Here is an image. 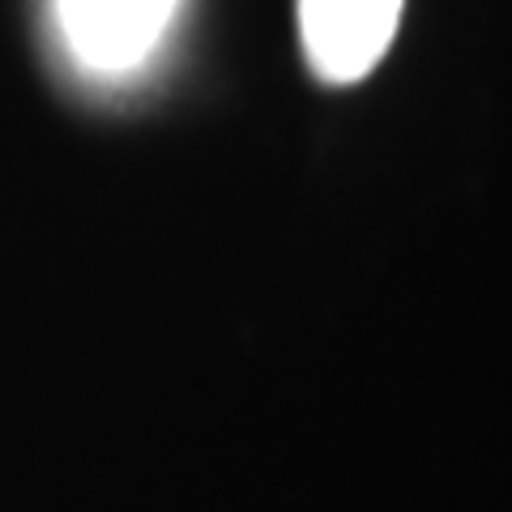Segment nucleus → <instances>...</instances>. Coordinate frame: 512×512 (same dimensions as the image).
<instances>
[{
	"mask_svg": "<svg viewBox=\"0 0 512 512\" xmlns=\"http://www.w3.org/2000/svg\"><path fill=\"white\" fill-rule=\"evenodd\" d=\"M180 0H56V26L77 69L90 77H128L146 64Z\"/></svg>",
	"mask_w": 512,
	"mask_h": 512,
	"instance_id": "obj_1",
	"label": "nucleus"
},
{
	"mask_svg": "<svg viewBox=\"0 0 512 512\" xmlns=\"http://www.w3.org/2000/svg\"><path fill=\"white\" fill-rule=\"evenodd\" d=\"M406 0H299L303 52L320 82H363L389 52Z\"/></svg>",
	"mask_w": 512,
	"mask_h": 512,
	"instance_id": "obj_2",
	"label": "nucleus"
}]
</instances>
